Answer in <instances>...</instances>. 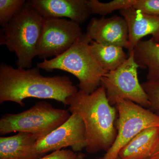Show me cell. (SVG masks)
<instances>
[{
  "mask_svg": "<svg viewBox=\"0 0 159 159\" xmlns=\"http://www.w3.org/2000/svg\"><path fill=\"white\" fill-rule=\"evenodd\" d=\"M66 75L45 77L38 67L15 69L5 63L0 64V104L16 102L24 107L27 98L50 99L67 106L69 97L78 92Z\"/></svg>",
  "mask_w": 159,
  "mask_h": 159,
  "instance_id": "obj_1",
  "label": "cell"
},
{
  "mask_svg": "<svg viewBox=\"0 0 159 159\" xmlns=\"http://www.w3.org/2000/svg\"><path fill=\"white\" fill-rule=\"evenodd\" d=\"M68 110L81 117L85 127L87 145L90 153L107 151L117 134L115 121L118 111L110 104L102 86L91 94L79 90L67 99Z\"/></svg>",
  "mask_w": 159,
  "mask_h": 159,
  "instance_id": "obj_2",
  "label": "cell"
},
{
  "mask_svg": "<svg viewBox=\"0 0 159 159\" xmlns=\"http://www.w3.org/2000/svg\"><path fill=\"white\" fill-rule=\"evenodd\" d=\"M43 17L28 2L1 30L0 45H6L17 57V68L31 67L37 55Z\"/></svg>",
  "mask_w": 159,
  "mask_h": 159,
  "instance_id": "obj_3",
  "label": "cell"
},
{
  "mask_svg": "<svg viewBox=\"0 0 159 159\" xmlns=\"http://www.w3.org/2000/svg\"><path fill=\"white\" fill-rule=\"evenodd\" d=\"M92 40L83 34L69 50L53 59H44L37 66L47 72L55 70L68 72L79 81L80 90L86 94L93 93L101 86L107 72L96 59L90 48Z\"/></svg>",
  "mask_w": 159,
  "mask_h": 159,
  "instance_id": "obj_4",
  "label": "cell"
},
{
  "mask_svg": "<svg viewBox=\"0 0 159 159\" xmlns=\"http://www.w3.org/2000/svg\"><path fill=\"white\" fill-rule=\"evenodd\" d=\"M70 116L68 110L55 108L48 102L40 101L22 112L2 116L0 119V134L28 133L39 140L62 125Z\"/></svg>",
  "mask_w": 159,
  "mask_h": 159,
  "instance_id": "obj_5",
  "label": "cell"
},
{
  "mask_svg": "<svg viewBox=\"0 0 159 159\" xmlns=\"http://www.w3.org/2000/svg\"><path fill=\"white\" fill-rule=\"evenodd\" d=\"M117 134L116 140L102 159H116L120 150L145 129L159 127V116L148 109L128 100H117Z\"/></svg>",
  "mask_w": 159,
  "mask_h": 159,
  "instance_id": "obj_6",
  "label": "cell"
},
{
  "mask_svg": "<svg viewBox=\"0 0 159 159\" xmlns=\"http://www.w3.org/2000/svg\"><path fill=\"white\" fill-rule=\"evenodd\" d=\"M133 51L125 62L116 70L102 77L101 85L105 89L109 102L115 106L118 99L129 100L145 108H150L148 96L139 82L138 69Z\"/></svg>",
  "mask_w": 159,
  "mask_h": 159,
  "instance_id": "obj_7",
  "label": "cell"
},
{
  "mask_svg": "<svg viewBox=\"0 0 159 159\" xmlns=\"http://www.w3.org/2000/svg\"><path fill=\"white\" fill-rule=\"evenodd\" d=\"M83 34L80 24L74 21L44 18L37 56L44 59L59 56L69 50Z\"/></svg>",
  "mask_w": 159,
  "mask_h": 159,
  "instance_id": "obj_8",
  "label": "cell"
},
{
  "mask_svg": "<svg viewBox=\"0 0 159 159\" xmlns=\"http://www.w3.org/2000/svg\"><path fill=\"white\" fill-rule=\"evenodd\" d=\"M87 145L85 127L78 114H71L67 121L46 136L38 140L37 152L44 155L50 152L70 147L74 152H79Z\"/></svg>",
  "mask_w": 159,
  "mask_h": 159,
  "instance_id": "obj_9",
  "label": "cell"
},
{
  "mask_svg": "<svg viewBox=\"0 0 159 159\" xmlns=\"http://www.w3.org/2000/svg\"><path fill=\"white\" fill-rule=\"evenodd\" d=\"M86 34L92 40L101 44L128 48V27L122 16L93 18L88 26Z\"/></svg>",
  "mask_w": 159,
  "mask_h": 159,
  "instance_id": "obj_10",
  "label": "cell"
},
{
  "mask_svg": "<svg viewBox=\"0 0 159 159\" xmlns=\"http://www.w3.org/2000/svg\"><path fill=\"white\" fill-rule=\"evenodd\" d=\"M44 18H63L82 24L91 14L87 0H29L27 1Z\"/></svg>",
  "mask_w": 159,
  "mask_h": 159,
  "instance_id": "obj_11",
  "label": "cell"
},
{
  "mask_svg": "<svg viewBox=\"0 0 159 159\" xmlns=\"http://www.w3.org/2000/svg\"><path fill=\"white\" fill-rule=\"evenodd\" d=\"M120 13L128 27L129 53L146 35H152L159 42V17L145 14L133 7L122 9Z\"/></svg>",
  "mask_w": 159,
  "mask_h": 159,
  "instance_id": "obj_12",
  "label": "cell"
},
{
  "mask_svg": "<svg viewBox=\"0 0 159 159\" xmlns=\"http://www.w3.org/2000/svg\"><path fill=\"white\" fill-rule=\"evenodd\" d=\"M37 137L19 132L11 136L0 138V159H39L43 155L37 152Z\"/></svg>",
  "mask_w": 159,
  "mask_h": 159,
  "instance_id": "obj_13",
  "label": "cell"
},
{
  "mask_svg": "<svg viewBox=\"0 0 159 159\" xmlns=\"http://www.w3.org/2000/svg\"><path fill=\"white\" fill-rule=\"evenodd\" d=\"M159 144V127L145 129L137 135L120 150L122 159H149Z\"/></svg>",
  "mask_w": 159,
  "mask_h": 159,
  "instance_id": "obj_14",
  "label": "cell"
},
{
  "mask_svg": "<svg viewBox=\"0 0 159 159\" xmlns=\"http://www.w3.org/2000/svg\"><path fill=\"white\" fill-rule=\"evenodd\" d=\"M136 61L142 69H148V81L159 82V42L152 38L140 41L134 50Z\"/></svg>",
  "mask_w": 159,
  "mask_h": 159,
  "instance_id": "obj_15",
  "label": "cell"
},
{
  "mask_svg": "<svg viewBox=\"0 0 159 159\" xmlns=\"http://www.w3.org/2000/svg\"><path fill=\"white\" fill-rule=\"evenodd\" d=\"M90 46L96 59L107 72L116 70L128 58L121 47L101 44L93 40Z\"/></svg>",
  "mask_w": 159,
  "mask_h": 159,
  "instance_id": "obj_16",
  "label": "cell"
},
{
  "mask_svg": "<svg viewBox=\"0 0 159 159\" xmlns=\"http://www.w3.org/2000/svg\"><path fill=\"white\" fill-rule=\"evenodd\" d=\"M136 0H114L103 3L98 0H89V6L91 14H99L104 16L116 10L132 7Z\"/></svg>",
  "mask_w": 159,
  "mask_h": 159,
  "instance_id": "obj_17",
  "label": "cell"
},
{
  "mask_svg": "<svg viewBox=\"0 0 159 159\" xmlns=\"http://www.w3.org/2000/svg\"><path fill=\"white\" fill-rule=\"evenodd\" d=\"M26 2L25 0L0 1V25L2 28L20 11Z\"/></svg>",
  "mask_w": 159,
  "mask_h": 159,
  "instance_id": "obj_18",
  "label": "cell"
},
{
  "mask_svg": "<svg viewBox=\"0 0 159 159\" xmlns=\"http://www.w3.org/2000/svg\"><path fill=\"white\" fill-rule=\"evenodd\" d=\"M141 84L148 96L150 109L159 116V82L147 81Z\"/></svg>",
  "mask_w": 159,
  "mask_h": 159,
  "instance_id": "obj_19",
  "label": "cell"
},
{
  "mask_svg": "<svg viewBox=\"0 0 159 159\" xmlns=\"http://www.w3.org/2000/svg\"><path fill=\"white\" fill-rule=\"evenodd\" d=\"M132 7L145 14L159 17V0H136Z\"/></svg>",
  "mask_w": 159,
  "mask_h": 159,
  "instance_id": "obj_20",
  "label": "cell"
},
{
  "mask_svg": "<svg viewBox=\"0 0 159 159\" xmlns=\"http://www.w3.org/2000/svg\"><path fill=\"white\" fill-rule=\"evenodd\" d=\"M77 153L68 149H61L44 156L39 159H75Z\"/></svg>",
  "mask_w": 159,
  "mask_h": 159,
  "instance_id": "obj_21",
  "label": "cell"
},
{
  "mask_svg": "<svg viewBox=\"0 0 159 159\" xmlns=\"http://www.w3.org/2000/svg\"><path fill=\"white\" fill-rule=\"evenodd\" d=\"M149 159H159V144L156 150Z\"/></svg>",
  "mask_w": 159,
  "mask_h": 159,
  "instance_id": "obj_22",
  "label": "cell"
},
{
  "mask_svg": "<svg viewBox=\"0 0 159 159\" xmlns=\"http://www.w3.org/2000/svg\"><path fill=\"white\" fill-rule=\"evenodd\" d=\"M85 155L84 154L79 152L77 153V157L75 159H85Z\"/></svg>",
  "mask_w": 159,
  "mask_h": 159,
  "instance_id": "obj_23",
  "label": "cell"
},
{
  "mask_svg": "<svg viewBox=\"0 0 159 159\" xmlns=\"http://www.w3.org/2000/svg\"><path fill=\"white\" fill-rule=\"evenodd\" d=\"M116 159H122L120 158L119 157H118Z\"/></svg>",
  "mask_w": 159,
  "mask_h": 159,
  "instance_id": "obj_24",
  "label": "cell"
}]
</instances>
